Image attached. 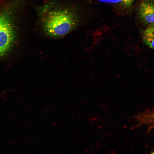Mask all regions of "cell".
<instances>
[{"instance_id":"obj_1","label":"cell","mask_w":154,"mask_h":154,"mask_svg":"<svg viewBox=\"0 0 154 154\" xmlns=\"http://www.w3.org/2000/svg\"><path fill=\"white\" fill-rule=\"evenodd\" d=\"M40 21L45 33L52 38L62 37L78 25L80 18L76 8L49 3L39 10Z\"/></svg>"},{"instance_id":"obj_2","label":"cell","mask_w":154,"mask_h":154,"mask_svg":"<svg viewBox=\"0 0 154 154\" xmlns=\"http://www.w3.org/2000/svg\"><path fill=\"white\" fill-rule=\"evenodd\" d=\"M14 38V31L9 17L3 15L0 25V55L6 51L10 46Z\"/></svg>"},{"instance_id":"obj_3","label":"cell","mask_w":154,"mask_h":154,"mask_svg":"<svg viewBox=\"0 0 154 154\" xmlns=\"http://www.w3.org/2000/svg\"><path fill=\"white\" fill-rule=\"evenodd\" d=\"M139 13L141 19L145 22L154 24V3L144 1L139 6Z\"/></svg>"},{"instance_id":"obj_4","label":"cell","mask_w":154,"mask_h":154,"mask_svg":"<svg viewBox=\"0 0 154 154\" xmlns=\"http://www.w3.org/2000/svg\"><path fill=\"white\" fill-rule=\"evenodd\" d=\"M144 36L154 38V24L145 29Z\"/></svg>"},{"instance_id":"obj_5","label":"cell","mask_w":154,"mask_h":154,"mask_svg":"<svg viewBox=\"0 0 154 154\" xmlns=\"http://www.w3.org/2000/svg\"><path fill=\"white\" fill-rule=\"evenodd\" d=\"M147 120L150 125L154 128V110L150 111L147 115Z\"/></svg>"},{"instance_id":"obj_6","label":"cell","mask_w":154,"mask_h":154,"mask_svg":"<svg viewBox=\"0 0 154 154\" xmlns=\"http://www.w3.org/2000/svg\"><path fill=\"white\" fill-rule=\"evenodd\" d=\"M144 42L150 48L154 49V38L144 36Z\"/></svg>"},{"instance_id":"obj_7","label":"cell","mask_w":154,"mask_h":154,"mask_svg":"<svg viewBox=\"0 0 154 154\" xmlns=\"http://www.w3.org/2000/svg\"><path fill=\"white\" fill-rule=\"evenodd\" d=\"M134 0H123L122 2L125 6L129 7L131 6Z\"/></svg>"},{"instance_id":"obj_8","label":"cell","mask_w":154,"mask_h":154,"mask_svg":"<svg viewBox=\"0 0 154 154\" xmlns=\"http://www.w3.org/2000/svg\"><path fill=\"white\" fill-rule=\"evenodd\" d=\"M3 15H0V25L2 20Z\"/></svg>"},{"instance_id":"obj_9","label":"cell","mask_w":154,"mask_h":154,"mask_svg":"<svg viewBox=\"0 0 154 154\" xmlns=\"http://www.w3.org/2000/svg\"><path fill=\"white\" fill-rule=\"evenodd\" d=\"M153 1L154 2V0H150Z\"/></svg>"}]
</instances>
